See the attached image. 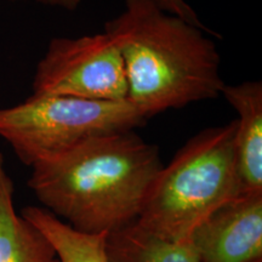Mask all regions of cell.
Listing matches in <instances>:
<instances>
[{
  "instance_id": "3957f363",
  "label": "cell",
  "mask_w": 262,
  "mask_h": 262,
  "mask_svg": "<svg viewBox=\"0 0 262 262\" xmlns=\"http://www.w3.org/2000/svg\"><path fill=\"white\" fill-rule=\"evenodd\" d=\"M235 119L195 134L162 166L136 224L169 241H186L216 208L242 193Z\"/></svg>"
},
{
  "instance_id": "4fadbf2b",
  "label": "cell",
  "mask_w": 262,
  "mask_h": 262,
  "mask_svg": "<svg viewBox=\"0 0 262 262\" xmlns=\"http://www.w3.org/2000/svg\"><path fill=\"white\" fill-rule=\"evenodd\" d=\"M255 262H262V260H258V261H255Z\"/></svg>"
},
{
  "instance_id": "8fae6325",
  "label": "cell",
  "mask_w": 262,
  "mask_h": 262,
  "mask_svg": "<svg viewBox=\"0 0 262 262\" xmlns=\"http://www.w3.org/2000/svg\"><path fill=\"white\" fill-rule=\"evenodd\" d=\"M125 5L136 4V3H146L156 6L157 9L169 12V14L176 15L191 24L198 26V27L206 28L199 18V16L194 11V9L188 4L186 0H124ZM208 29V28H206Z\"/></svg>"
},
{
  "instance_id": "30bf717a",
  "label": "cell",
  "mask_w": 262,
  "mask_h": 262,
  "mask_svg": "<svg viewBox=\"0 0 262 262\" xmlns=\"http://www.w3.org/2000/svg\"><path fill=\"white\" fill-rule=\"evenodd\" d=\"M21 215L48 238L56 251L57 262H110L107 235L75 231L45 208L27 206Z\"/></svg>"
},
{
  "instance_id": "9c48e42d",
  "label": "cell",
  "mask_w": 262,
  "mask_h": 262,
  "mask_svg": "<svg viewBox=\"0 0 262 262\" xmlns=\"http://www.w3.org/2000/svg\"><path fill=\"white\" fill-rule=\"evenodd\" d=\"M106 253L110 262H201L189 239L158 237L136 221L107 234Z\"/></svg>"
},
{
  "instance_id": "7c38bea8",
  "label": "cell",
  "mask_w": 262,
  "mask_h": 262,
  "mask_svg": "<svg viewBox=\"0 0 262 262\" xmlns=\"http://www.w3.org/2000/svg\"><path fill=\"white\" fill-rule=\"evenodd\" d=\"M9 2H21V0H9ZM39 4L57 8L66 11H75L84 0H37Z\"/></svg>"
},
{
  "instance_id": "8992f818",
  "label": "cell",
  "mask_w": 262,
  "mask_h": 262,
  "mask_svg": "<svg viewBox=\"0 0 262 262\" xmlns=\"http://www.w3.org/2000/svg\"><path fill=\"white\" fill-rule=\"evenodd\" d=\"M188 239L201 262L262 260V191L239 193L224 203Z\"/></svg>"
},
{
  "instance_id": "ba28073f",
  "label": "cell",
  "mask_w": 262,
  "mask_h": 262,
  "mask_svg": "<svg viewBox=\"0 0 262 262\" xmlns=\"http://www.w3.org/2000/svg\"><path fill=\"white\" fill-rule=\"evenodd\" d=\"M15 186L0 153V262H57L48 238L15 210Z\"/></svg>"
},
{
  "instance_id": "5b68a950",
  "label": "cell",
  "mask_w": 262,
  "mask_h": 262,
  "mask_svg": "<svg viewBox=\"0 0 262 262\" xmlns=\"http://www.w3.org/2000/svg\"><path fill=\"white\" fill-rule=\"evenodd\" d=\"M32 95L127 100L124 62L106 32L51 39L35 68Z\"/></svg>"
},
{
  "instance_id": "52a82bcc",
  "label": "cell",
  "mask_w": 262,
  "mask_h": 262,
  "mask_svg": "<svg viewBox=\"0 0 262 262\" xmlns=\"http://www.w3.org/2000/svg\"><path fill=\"white\" fill-rule=\"evenodd\" d=\"M221 96L238 114L234 149L242 193L262 191V83L225 85Z\"/></svg>"
},
{
  "instance_id": "6da1fadb",
  "label": "cell",
  "mask_w": 262,
  "mask_h": 262,
  "mask_svg": "<svg viewBox=\"0 0 262 262\" xmlns=\"http://www.w3.org/2000/svg\"><path fill=\"white\" fill-rule=\"evenodd\" d=\"M162 166L158 146L123 131L33 164L28 187L75 231L107 235L137 220Z\"/></svg>"
},
{
  "instance_id": "7a4b0ae2",
  "label": "cell",
  "mask_w": 262,
  "mask_h": 262,
  "mask_svg": "<svg viewBox=\"0 0 262 262\" xmlns=\"http://www.w3.org/2000/svg\"><path fill=\"white\" fill-rule=\"evenodd\" d=\"M124 62L127 100L146 118L221 96V57L210 29L146 3L104 25Z\"/></svg>"
},
{
  "instance_id": "277c9868",
  "label": "cell",
  "mask_w": 262,
  "mask_h": 262,
  "mask_svg": "<svg viewBox=\"0 0 262 262\" xmlns=\"http://www.w3.org/2000/svg\"><path fill=\"white\" fill-rule=\"evenodd\" d=\"M146 123L129 100L31 95L25 102L0 108V137L27 166L93 137L135 130Z\"/></svg>"
}]
</instances>
